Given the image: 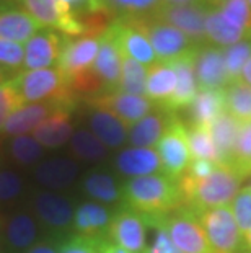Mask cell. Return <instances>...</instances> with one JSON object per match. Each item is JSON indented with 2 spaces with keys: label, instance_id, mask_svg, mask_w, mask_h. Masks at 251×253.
<instances>
[{
  "label": "cell",
  "instance_id": "cell-5",
  "mask_svg": "<svg viewBox=\"0 0 251 253\" xmlns=\"http://www.w3.org/2000/svg\"><path fill=\"white\" fill-rule=\"evenodd\" d=\"M155 149L162 162V173L178 181L193 162V157L188 142V126L176 113H172L168 126Z\"/></svg>",
  "mask_w": 251,
  "mask_h": 253
},
{
  "label": "cell",
  "instance_id": "cell-53",
  "mask_svg": "<svg viewBox=\"0 0 251 253\" xmlns=\"http://www.w3.org/2000/svg\"><path fill=\"white\" fill-rule=\"evenodd\" d=\"M225 2L228 0H202V3H206L209 8H220Z\"/></svg>",
  "mask_w": 251,
  "mask_h": 253
},
{
  "label": "cell",
  "instance_id": "cell-21",
  "mask_svg": "<svg viewBox=\"0 0 251 253\" xmlns=\"http://www.w3.org/2000/svg\"><path fill=\"white\" fill-rule=\"evenodd\" d=\"M114 165L119 173L129 176V178H139L162 171V162L157 149H141L129 147L117 154Z\"/></svg>",
  "mask_w": 251,
  "mask_h": 253
},
{
  "label": "cell",
  "instance_id": "cell-30",
  "mask_svg": "<svg viewBox=\"0 0 251 253\" xmlns=\"http://www.w3.org/2000/svg\"><path fill=\"white\" fill-rule=\"evenodd\" d=\"M251 35L247 31L230 25L218 12V8H212L206 17V38L207 44L215 47H228L237 42L247 40Z\"/></svg>",
  "mask_w": 251,
  "mask_h": 253
},
{
  "label": "cell",
  "instance_id": "cell-41",
  "mask_svg": "<svg viewBox=\"0 0 251 253\" xmlns=\"http://www.w3.org/2000/svg\"><path fill=\"white\" fill-rule=\"evenodd\" d=\"M218 12L230 25L251 35V7L248 0H228Z\"/></svg>",
  "mask_w": 251,
  "mask_h": 253
},
{
  "label": "cell",
  "instance_id": "cell-6",
  "mask_svg": "<svg viewBox=\"0 0 251 253\" xmlns=\"http://www.w3.org/2000/svg\"><path fill=\"white\" fill-rule=\"evenodd\" d=\"M197 216L214 253H245L243 235L230 208L207 209Z\"/></svg>",
  "mask_w": 251,
  "mask_h": 253
},
{
  "label": "cell",
  "instance_id": "cell-31",
  "mask_svg": "<svg viewBox=\"0 0 251 253\" xmlns=\"http://www.w3.org/2000/svg\"><path fill=\"white\" fill-rule=\"evenodd\" d=\"M225 110L242 125L251 123V85L237 82L225 88Z\"/></svg>",
  "mask_w": 251,
  "mask_h": 253
},
{
  "label": "cell",
  "instance_id": "cell-56",
  "mask_svg": "<svg viewBox=\"0 0 251 253\" xmlns=\"http://www.w3.org/2000/svg\"><path fill=\"white\" fill-rule=\"evenodd\" d=\"M100 2H103L105 5H108V3H109V0H100Z\"/></svg>",
  "mask_w": 251,
  "mask_h": 253
},
{
  "label": "cell",
  "instance_id": "cell-49",
  "mask_svg": "<svg viewBox=\"0 0 251 253\" xmlns=\"http://www.w3.org/2000/svg\"><path fill=\"white\" fill-rule=\"evenodd\" d=\"M165 7H181V5H194L202 3V0H162Z\"/></svg>",
  "mask_w": 251,
  "mask_h": 253
},
{
  "label": "cell",
  "instance_id": "cell-22",
  "mask_svg": "<svg viewBox=\"0 0 251 253\" xmlns=\"http://www.w3.org/2000/svg\"><path fill=\"white\" fill-rule=\"evenodd\" d=\"M172 113L165 111L158 106H155L152 113H148L145 118L136 123L129 129V141L131 147H141V149H155L158 141L162 139L165 129L170 123Z\"/></svg>",
  "mask_w": 251,
  "mask_h": 253
},
{
  "label": "cell",
  "instance_id": "cell-57",
  "mask_svg": "<svg viewBox=\"0 0 251 253\" xmlns=\"http://www.w3.org/2000/svg\"><path fill=\"white\" fill-rule=\"evenodd\" d=\"M248 3H250V7H251V0H248Z\"/></svg>",
  "mask_w": 251,
  "mask_h": 253
},
{
  "label": "cell",
  "instance_id": "cell-18",
  "mask_svg": "<svg viewBox=\"0 0 251 253\" xmlns=\"http://www.w3.org/2000/svg\"><path fill=\"white\" fill-rule=\"evenodd\" d=\"M59 108H67V106L54 103V101L26 103L8 118V121L5 123L2 131L7 134V136H13V137L26 136L28 132H33L47 116H51L52 113L57 111Z\"/></svg>",
  "mask_w": 251,
  "mask_h": 253
},
{
  "label": "cell",
  "instance_id": "cell-14",
  "mask_svg": "<svg viewBox=\"0 0 251 253\" xmlns=\"http://www.w3.org/2000/svg\"><path fill=\"white\" fill-rule=\"evenodd\" d=\"M100 47L98 56L95 59L93 71L105 84V93L117 91L121 82V69H122V51L117 44L111 26L98 38Z\"/></svg>",
  "mask_w": 251,
  "mask_h": 253
},
{
  "label": "cell",
  "instance_id": "cell-32",
  "mask_svg": "<svg viewBox=\"0 0 251 253\" xmlns=\"http://www.w3.org/2000/svg\"><path fill=\"white\" fill-rule=\"evenodd\" d=\"M147 71L148 69L139 64L134 59L126 56L122 52V69H121V82L117 91L129 93L137 96H145V84H147Z\"/></svg>",
  "mask_w": 251,
  "mask_h": 253
},
{
  "label": "cell",
  "instance_id": "cell-58",
  "mask_svg": "<svg viewBox=\"0 0 251 253\" xmlns=\"http://www.w3.org/2000/svg\"><path fill=\"white\" fill-rule=\"evenodd\" d=\"M250 188H251V185H250Z\"/></svg>",
  "mask_w": 251,
  "mask_h": 253
},
{
  "label": "cell",
  "instance_id": "cell-43",
  "mask_svg": "<svg viewBox=\"0 0 251 253\" xmlns=\"http://www.w3.org/2000/svg\"><path fill=\"white\" fill-rule=\"evenodd\" d=\"M23 59H25L23 44L0 40V66L12 69L15 72H21V69H23Z\"/></svg>",
  "mask_w": 251,
  "mask_h": 253
},
{
  "label": "cell",
  "instance_id": "cell-7",
  "mask_svg": "<svg viewBox=\"0 0 251 253\" xmlns=\"http://www.w3.org/2000/svg\"><path fill=\"white\" fill-rule=\"evenodd\" d=\"M165 229L179 253H214L204 230L201 227L199 216L189 208H178L163 219Z\"/></svg>",
  "mask_w": 251,
  "mask_h": 253
},
{
  "label": "cell",
  "instance_id": "cell-1",
  "mask_svg": "<svg viewBox=\"0 0 251 253\" xmlns=\"http://www.w3.org/2000/svg\"><path fill=\"white\" fill-rule=\"evenodd\" d=\"M121 195L124 206L139 212L145 220L167 217L170 212L183 208L178 181L163 173L127 180Z\"/></svg>",
  "mask_w": 251,
  "mask_h": 253
},
{
  "label": "cell",
  "instance_id": "cell-13",
  "mask_svg": "<svg viewBox=\"0 0 251 253\" xmlns=\"http://www.w3.org/2000/svg\"><path fill=\"white\" fill-rule=\"evenodd\" d=\"M194 74L199 91L222 90L230 85L223 61V51L220 47L211 44L197 47L194 54Z\"/></svg>",
  "mask_w": 251,
  "mask_h": 253
},
{
  "label": "cell",
  "instance_id": "cell-20",
  "mask_svg": "<svg viewBox=\"0 0 251 253\" xmlns=\"http://www.w3.org/2000/svg\"><path fill=\"white\" fill-rule=\"evenodd\" d=\"M42 26L30 13L18 7L0 8V40L13 41L18 44L28 42Z\"/></svg>",
  "mask_w": 251,
  "mask_h": 253
},
{
  "label": "cell",
  "instance_id": "cell-54",
  "mask_svg": "<svg viewBox=\"0 0 251 253\" xmlns=\"http://www.w3.org/2000/svg\"><path fill=\"white\" fill-rule=\"evenodd\" d=\"M243 249L245 253H251V230L243 235Z\"/></svg>",
  "mask_w": 251,
  "mask_h": 253
},
{
  "label": "cell",
  "instance_id": "cell-51",
  "mask_svg": "<svg viewBox=\"0 0 251 253\" xmlns=\"http://www.w3.org/2000/svg\"><path fill=\"white\" fill-rule=\"evenodd\" d=\"M100 253H129V252H126L124 249H121V247L114 245L113 242L106 240L105 244H103V247H101V252Z\"/></svg>",
  "mask_w": 251,
  "mask_h": 253
},
{
  "label": "cell",
  "instance_id": "cell-2",
  "mask_svg": "<svg viewBox=\"0 0 251 253\" xmlns=\"http://www.w3.org/2000/svg\"><path fill=\"white\" fill-rule=\"evenodd\" d=\"M242 181L243 178L230 165L217 164L215 170L201 181L183 173L178 180V188L183 198V206L199 214L207 209L228 206V203H232L242 190Z\"/></svg>",
  "mask_w": 251,
  "mask_h": 253
},
{
  "label": "cell",
  "instance_id": "cell-8",
  "mask_svg": "<svg viewBox=\"0 0 251 253\" xmlns=\"http://www.w3.org/2000/svg\"><path fill=\"white\" fill-rule=\"evenodd\" d=\"M21 8L30 13L42 28H51L67 38H82L83 26L72 8L61 0H18Z\"/></svg>",
  "mask_w": 251,
  "mask_h": 253
},
{
  "label": "cell",
  "instance_id": "cell-35",
  "mask_svg": "<svg viewBox=\"0 0 251 253\" xmlns=\"http://www.w3.org/2000/svg\"><path fill=\"white\" fill-rule=\"evenodd\" d=\"M36 224L28 214L20 212L7 224V240L15 249H28L35 244Z\"/></svg>",
  "mask_w": 251,
  "mask_h": 253
},
{
  "label": "cell",
  "instance_id": "cell-44",
  "mask_svg": "<svg viewBox=\"0 0 251 253\" xmlns=\"http://www.w3.org/2000/svg\"><path fill=\"white\" fill-rule=\"evenodd\" d=\"M108 239H95V237L73 235L66 244L59 247V253H100L101 247Z\"/></svg>",
  "mask_w": 251,
  "mask_h": 253
},
{
  "label": "cell",
  "instance_id": "cell-24",
  "mask_svg": "<svg viewBox=\"0 0 251 253\" xmlns=\"http://www.w3.org/2000/svg\"><path fill=\"white\" fill-rule=\"evenodd\" d=\"M35 211L51 229H67L73 222V209L66 198L54 193H38L35 196Z\"/></svg>",
  "mask_w": 251,
  "mask_h": 253
},
{
  "label": "cell",
  "instance_id": "cell-46",
  "mask_svg": "<svg viewBox=\"0 0 251 253\" xmlns=\"http://www.w3.org/2000/svg\"><path fill=\"white\" fill-rule=\"evenodd\" d=\"M217 164L211 162V160H202V159H197V160H193L191 165L188 167V170L184 171L186 175H189L191 178L196 180V181H201L207 178L214 170H215Z\"/></svg>",
  "mask_w": 251,
  "mask_h": 253
},
{
  "label": "cell",
  "instance_id": "cell-9",
  "mask_svg": "<svg viewBox=\"0 0 251 253\" xmlns=\"http://www.w3.org/2000/svg\"><path fill=\"white\" fill-rule=\"evenodd\" d=\"M85 103H87V106H92V108L109 111L129 129L155 110V105L147 96L121 93V91L101 93L98 96H93V98L85 100Z\"/></svg>",
  "mask_w": 251,
  "mask_h": 253
},
{
  "label": "cell",
  "instance_id": "cell-29",
  "mask_svg": "<svg viewBox=\"0 0 251 253\" xmlns=\"http://www.w3.org/2000/svg\"><path fill=\"white\" fill-rule=\"evenodd\" d=\"M78 165L73 160L69 159H49L46 162L39 164L35 171V176L42 186L52 188V190H64L69 185H72L77 178Z\"/></svg>",
  "mask_w": 251,
  "mask_h": 253
},
{
  "label": "cell",
  "instance_id": "cell-12",
  "mask_svg": "<svg viewBox=\"0 0 251 253\" xmlns=\"http://www.w3.org/2000/svg\"><path fill=\"white\" fill-rule=\"evenodd\" d=\"M62 33L51 28H41L25 46L23 71L57 67L59 56L66 42Z\"/></svg>",
  "mask_w": 251,
  "mask_h": 253
},
{
  "label": "cell",
  "instance_id": "cell-19",
  "mask_svg": "<svg viewBox=\"0 0 251 253\" xmlns=\"http://www.w3.org/2000/svg\"><path fill=\"white\" fill-rule=\"evenodd\" d=\"M72 111L71 108H59L47 116L33 131L35 141L46 149H57L66 142H71L73 136Z\"/></svg>",
  "mask_w": 251,
  "mask_h": 253
},
{
  "label": "cell",
  "instance_id": "cell-34",
  "mask_svg": "<svg viewBox=\"0 0 251 253\" xmlns=\"http://www.w3.org/2000/svg\"><path fill=\"white\" fill-rule=\"evenodd\" d=\"M71 152L80 160L95 162L105 157L106 145L95 136L92 131L87 129H78L71 137Z\"/></svg>",
  "mask_w": 251,
  "mask_h": 253
},
{
  "label": "cell",
  "instance_id": "cell-10",
  "mask_svg": "<svg viewBox=\"0 0 251 253\" xmlns=\"http://www.w3.org/2000/svg\"><path fill=\"white\" fill-rule=\"evenodd\" d=\"M108 239L129 253L147 252V222L141 214L124 206L113 217L108 229Z\"/></svg>",
  "mask_w": 251,
  "mask_h": 253
},
{
  "label": "cell",
  "instance_id": "cell-23",
  "mask_svg": "<svg viewBox=\"0 0 251 253\" xmlns=\"http://www.w3.org/2000/svg\"><path fill=\"white\" fill-rule=\"evenodd\" d=\"M225 111V88L201 90L188 108L189 126L211 127L212 123Z\"/></svg>",
  "mask_w": 251,
  "mask_h": 253
},
{
  "label": "cell",
  "instance_id": "cell-48",
  "mask_svg": "<svg viewBox=\"0 0 251 253\" xmlns=\"http://www.w3.org/2000/svg\"><path fill=\"white\" fill-rule=\"evenodd\" d=\"M26 253H59V250H56L54 247H51L47 244H38V245L31 247Z\"/></svg>",
  "mask_w": 251,
  "mask_h": 253
},
{
  "label": "cell",
  "instance_id": "cell-42",
  "mask_svg": "<svg viewBox=\"0 0 251 253\" xmlns=\"http://www.w3.org/2000/svg\"><path fill=\"white\" fill-rule=\"evenodd\" d=\"M230 209L242 235L250 232L251 230V188L250 186H245L237 193V196L232 201Z\"/></svg>",
  "mask_w": 251,
  "mask_h": 253
},
{
  "label": "cell",
  "instance_id": "cell-55",
  "mask_svg": "<svg viewBox=\"0 0 251 253\" xmlns=\"http://www.w3.org/2000/svg\"><path fill=\"white\" fill-rule=\"evenodd\" d=\"M8 2H10V0H0V8L5 7V5H8Z\"/></svg>",
  "mask_w": 251,
  "mask_h": 253
},
{
  "label": "cell",
  "instance_id": "cell-40",
  "mask_svg": "<svg viewBox=\"0 0 251 253\" xmlns=\"http://www.w3.org/2000/svg\"><path fill=\"white\" fill-rule=\"evenodd\" d=\"M10 154L20 165H33L42 157L44 150L35 141V137L18 136L10 142Z\"/></svg>",
  "mask_w": 251,
  "mask_h": 253
},
{
  "label": "cell",
  "instance_id": "cell-50",
  "mask_svg": "<svg viewBox=\"0 0 251 253\" xmlns=\"http://www.w3.org/2000/svg\"><path fill=\"white\" fill-rule=\"evenodd\" d=\"M238 82L251 85V57L248 59V62L245 64V67H243V71H242V75H240V79H238Z\"/></svg>",
  "mask_w": 251,
  "mask_h": 253
},
{
  "label": "cell",
  "instance_id": "cell-52",
  "mask_svg": "<svg viewBox=\"0 0 251 253\" xmlns=\"http://www.w3.org/2000/svg\"><path fill=\"white\" fill-rule=\"evenodd\" d=\"M17 74H20V72H15V71H12V69H7V67L0 66V85L5 84L10 79H13Z\"/></svg>",
  "mask_w": 251,
  "mask_h": 253
},
{
  "label": "cell",
  "instance_id": "cell-28",
  "mask_svg": "<svg viewBox=\"0 0 251 253\" xmlns=\"http://www.w3.org/2000/svg\"><path fill=\"white\" fill-rule=\"evenodd\" d=\"M211 136L215 144V149L218 152V159H220L222 165H232L235 147H237V141L242 131V123H238L233 116L228 113H222L215 121L212 123Z\"/></svg>",
  "mask_w": 251,
  "mask_h": 253
},
{
  "label": "cell",
  "instance_id": "cell-45",
  "mask_svg": "<svg viewBox=\"0 0 251 253\" xmlns=\"http://www.w3.org/2000/svg\"><path fill=\"white\" fill-rule=\"evenodd\" d=\"M21 193V180L13 171H0V201H12Z\"/></svg>",
  "mask_w": 251,
  "mask_h": 253
},
{
  "label": "cell",
  "instance_id": "cell-16",
  "mask_svg": "<svg viewBox=\"0 0 251 253\" xmlns=\"http://www.w3.org/2000/svg\"><path fill=\"white\" fill-rule=\"evenodd\" d=\"M114 38L121 51L131 59H134L142 66H153L157 64V56L148 41V38L142 33L132 21L126 18H116L111 25Z\"/></svg>",
  "mask_w": 251,
  "mask_h": 253
},
{
  "label": "cell",
  "instance_id": "cell-33",
  "mask_svg": "<svg viewBox=\"0 0 251 253\" xmlns=\"http://www.w3.org/2000/svg\"><path fill=\"white\" fill-rule=\"evenodd\" d=\"M83 190L92 199L103 204H113L122 198L113 176L108 173H100V171L90 173L85 178Z\"/></svg>",
  "mask_w": 251,
  "mask_h": 253
},
{
  "label": "cell",
  "instance_id": "cell-4",
  "mask_svg": "<svg viewBox=\"0 0 251 253\" xmlns=\"http://www.w3.org/2000/svg\"><path fill=\"white\" fill-rule=\"evenodd\" d=\"M126 20L132 21L148 38L158 62L170 64L175 59L183 57L199 47L184 33H181L178 28H175V26L165 23V21L155 17L126 18Z\"/></svg>",
  "mask_w": 251,
  "mask_h": 253
},
{
  "label": "cell",
  "instance_id": "cell-25",
  "mask_svg": "<svg viewBox=\"0 0 251 253\" xmlns=\"http://www.w3.org/2000/svg\"><path fill=\"white\" fill-rule=\"evenodd\" d=\"M88 125L92 132L97 136L106 147L117 149L121 145H124L129 136V131L124 123L119 121L114 115H111L109 111L92 108L88 106Z\"/></svg>",
  "mask_w": 251,
  "mask_h": 253
},
{
  "label": "cell",
  "instance_id": "cell-27",
  "mask_svg": "<svg viewBox=\"0 0 251 253\" xmlns=\"http://www.w3.org/2000/svg\"><path fill=\"white\" fill-rule=\"evenodd\" d=\"M176 88V74L170 64L157 62L148 67L145 96L158 108H165Z\"/></svg>",
  "mask_w": 251,
  "mask_h": 253
},
{
  "label": "cell",
  "instance_id": "cell-26",
  "mask_svg": "<svg viewBox=\"0 0 251 253\" xmlns=\"http://www.w3.org/2000/svg\"><path fill=\"white\" fill-rule=\"evenodd\" d=\"M111 212L106 208L95 203H85L73 212V230L77 235L108 239V229L111 224Z\"/></svg>",
  "mask_w": 251,
  "mask_h": 253
},
{
  "label": "cell",
  "instance_id": "cell-15",
  "mask_svg": "<svg viewBox=\"0 0 251 253\" xmlns=\"http://www.w3.org/2000/svg\"><path fill=\"white\" fill-rule=\"evenodd\" d=\"M98 38H66L57 69L67 79L88 71L93 67L95 59L98 56Z\"/></svg>",
  "mask_w": 251,
  "mask_h": 253
},
{
  "label": "cell",
  "instance_id": "cell-36",
  "mask_svg": "<svg viewBox=\"0 0 251 253\" xmlns=\"http://www.w3.org/2000/svg\"><path fill=\"white\" fill-rule=\"evenodd\" d=\"M188 142H189V150L193 160L202 159V160H211L214 164H220L218 152L215 149V144H214L209 127L188 126Z\"/></svg>",
  "mask_w": 251,
  "mask_h": 253
},
{
  "label": "cell",
  "instance_id": "cell-11",
  "mask_svg": "<svg viewBox=\"0 0 251 253\" xmlns=\"http://www.w3.org/2000/svg\"><path fill=\"white\" fill-rule=\"evenodd\" d=\"M212 8L206 3L181 5V7H163L153 15L155 18L178 28L194 42L196 46H206V17Z\"/></svg>",
  "mask_w": 251,
  "mask_h": 253
},
{
  "label": "cell",
  "instance_id": "cell-17",
  "mask_svg": "<svg viewBox=\"0 0 251 253\" xmlns=\"http://www.w3.org/2000/svg\"><path fill=\"white\" fill-rule=\"evenodd\" d=\"M197 51V49H196ZM196 51L189 52L179 59H175L173 62H170V66L173 67L176 74V88L173 96L165 106V111L176 113L179 110H188L189 105L193 103L197 91V82H196V74H194V54Z\"/></svg>",
  "mask_w": 251,
  "mask_h": 253
},
{
  "label": "cell",
  "instance_id": "cell-47",
  "mask_svg": "<svg viewBox=\"0 0 251 253\" xmlns=\"http://www.w3.org/2000/svg\"><path fill=\"white\" fill-rule=\"evenodd\" d=\"M61 2L69 5V7L72 8V12L77 13V12H82L83 8L90 7V5L95 2V0H61Z\"/></svg>",
  "mask_w": 251,
  "mask_h": 253
},
{
  "label": "cell",
  "instance_id": "cell-38",
  "mask_svg": "<svg viewBox=\"0 0 251 253\" xmlns=\"http://www.w3.org/2000/svg\"><path fill=\"white\" fill-rule=\"evenodd\" d=\"M222 51H223V61H225L228 82H230V85L237 84L240 75H242L245 64L251 57V36L233 46L223 47Z\"/></svg>",
  "mask_w": 251,
  "mask_h": 253
},
{
  "label": "cell",
  "instance_id": "cell-3",
  "mask_svg": "<svg viewBox=\"0 0 251 253\" xmlns=\"http://www.w3.org/2000/svg\"><path fill=\"white\" fill-rule=\"evenodd\" d=\"M18 87L26 103L54 101L67 108H75L78 100L69 87V80L57 67L21 71L17 74Z\"/></svg>",
  "mask_w": 251,
  "mask_h": 253
},
{
  "label": "cell",
  "instance_id": "cell-39",
  "mask_svg": "<svg viewBox=\"0 0 251 253\" xmlns=\"http://www.w3.org/2000/svg\"><path fill=\"white\" fill-rule=\"evenodd\" d=\"M23 105H26V100L21 95L17 75H15L13 79L0 85V131L3 129L8 118Z\"/></svg>",
  "mask_w": 251,
  "mask_h": 253
},
{
  "label": "cell",
  "instance_id": "cell-37",
  "mask_svg": "<svg viewBox=\"0 0 251 253\" xmlns=\"http://www.w3.org/2000/svg\"><path fill=\"white\" fill-rule=\"evenodd\" d=\"M108 7L116 18H142L153 17L163 7L162 0H109Z\"/></svg>",
  "mask_w": 251,
  "mask_h": 253
}]
</instances>
